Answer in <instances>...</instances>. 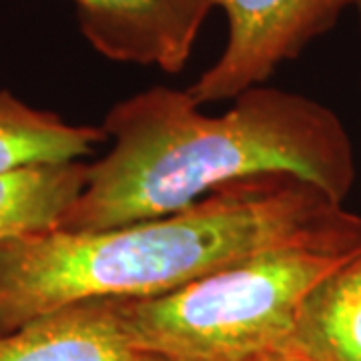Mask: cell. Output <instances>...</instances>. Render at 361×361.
<instances>
[{
  "mask_svg": "<svg viewBox=\"0 0 361 361\" xmlns=\"http://www.w3.org/2000/svg\"><path fill=\"white\" fill-rule=\"evenodd\" d=\"M129 361H195V360H183V357H173V355L155 353V351H135Z\"/></svg>",
  "mask_w": 361,
  "mask_h": 361,
  "instance_id": "11",
  "label": "cell"
},
{
  "mask_svg": "<svg viewBox=\"0 0 361 361\" xmlns=\"http://www.w3.org/2000/svg\"><path fill=\"white\" fill-rule=\"evenodd\" d=\"M80 32L113 63L180 73L213 0H73Z\"/></svg>",
  "mask_w": 361,
  "mask_h": 361,
  "instance_id": "5",
  "label": "cell"
},
{
  "mask_svg": "<svg viewBox=\"0 0 361 361\" xmlns=\"http://www.w3.org/2000/svg\"><path fill=\"white\" fill-rule=\"evenodd\" d=\"M247 361H307L303 357H299L295 353H289V351H267V353H261L255 355Z\"/></svg>",
  "mask_w": 361,
  "mask_h": 361,
  "instance_id": "10",
  "label": "cell"
},
{
  "mask_svg": "<svg viewBox=\"0 0 361 361\" xmlns=\"http://www.w3.org/2000/svg\"><path fill=\"white\" fill-rule=\"evenodd\" d=\"M361 251V215L259 253L165 295L115 299L130 348L247 361L285 348L305 297Z\"/></svg>",
  "mask_w": 361,
  "mask_h": 361,
  "instance_id": "3",
  "label": "cell"
},
{
  "mask_svg": "<svg viewBox=\"0 0 361 361\" xmlns=\"http://www.w3.org/2000/svg\"><path fill=\"white\" fill-rule=\"evenodd\" d=\"M109 153L59 229L94 233L163 217L217 187L291 173L343 203L355 183V153L339 116L305 94L253 87L219 116L203 115L187 90L151 87L109 109Z\"/></svg>",
  "mask_w": 361,
  "mask_h": 361,
  "instance_id": "1",
  "label": "cell"
},
{
  "mask_svg": "<svg viewBox=\"0 0 361 361\" xmlns=\"http://www.w3.org/2000/svg\"><path fill=\"white\" fill-rule=\"evenodd\" d=\"M109 139L99 125H73L0 89V173L28 165L80 161Z\"/></svg>",
  "mask_w": 361,
  "mask_h": 361,
  "instance_id": "9",
  "label": "cell"
},
{
  "mask_svg": "<svg viewBox=\"0 0 361 361\" xmlns=\"http://www.w3.org/2000/svg\"><path fill=\"white\" fill-rule=\"evenodd\" d=\"M229 23L221 56L187 92L195 103L233 101L247 89L263 85L293 61L311 40L334 28L355 0H213Z\"/></svg>",
  "mask_w": 361,
  "mask_h": 361,
  "instance_id": "4",
  "label": "cell"
},
{
  "mask_svg": "<svg viewBox=\"0 0 361 361\" xmlns=\"http://www.w3.org/2000/svg\"><path fill=\"white\" fill-rule=\"evenodd\" d=\"M349 215L315 183L267 173L225 183L163 217L0 243V336L82 301L165 295Z\"/></svg>",
  "mask_w": 361,
  "mask_h": 361,
  "instance_id": "2",
  "label": "cell"
},
{
  "mask_svg": "<svg viewBox=\"0 0 361 361\" xmlns=\"http://www.w3.org/2000/svg\"><path fill=\"white\" fill-rule=\"evenodd\" d=\"M115 299L75 303L0 336V361H129Z\"/></svg>",
  "mask_w": 361,
  "mask_h": 361,
  "instance_id": "6",
  "label": "cell"
},
{
  "mask_svg": "<svg viewBox=\"0 0 361 361\" xmlns=\"http://www.w3.org/2000/svg\"><path fill=\"white\" fill-rule=\"evenodd\" d=\"M279 351L307 361H361V251L305 297Z\"/></svg>",
  "mask_w": 361,
  "mask_h": 361,
  "instance_id": "7",
  "label": "cell"
},
{
  "mask_svg": "<svg viewBox=\"0 0 361 361\" xmlns=\"http://www.w3.org/2000/svg\"><path fill=\"white\" fill-rule=\"evenodd\" d=\"M355 8H357V14H360V23H361V0H355Z\"/></svg>",
  "mask_w": 361,
  "mask_h": 361,
  "instance_id": "12",
  "label": "cell"
},
{
  "mask_svg": "<svg viewBox=\"0 0 361 361\" xmlns=\"http://www.w3.org/2000/svg\"><path fill=\"white\" fill-rule=\"evenodd\" d=\"M89 180V163L28 165L0 173V243L56 231Z\"/></svg>",
  "mask_w": 361,
  "mask_h": 361,
  "instance_id": "8",
  "label": "cell"
}]
</instances>
